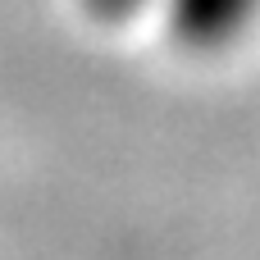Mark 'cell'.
I'll list each match as a JSON object with an SVG mask.
<instances>
[{"label": "cell", "instance_id": "obj_1", "mask_svg": "<svg viewBox=\"0 0 260 260\" xmlns=\"http://www.w3.org/2000/svg\"><path fill=\"white\" fill-rule=\"evenodd\" d=\"M169 37L192 55H219L260 23V0H160Z\"/></svg>", "mask_w": 260, "mask_h": 260}, {"label": "cell", "instance_id": "obj_2", "mask_svg": "<svg viewBox=\"0 0 260 260\" xmlns=\"http://www.w3.org/2000/svg\"><path fill=\"white\" fill-rule=\"evenodd\" d=\"M87 18L105 23V27H119V23H133L151 9H160V0H78Z\"/></svg>", "mask_w": 260, "mask_h": 260}]
</instances>
